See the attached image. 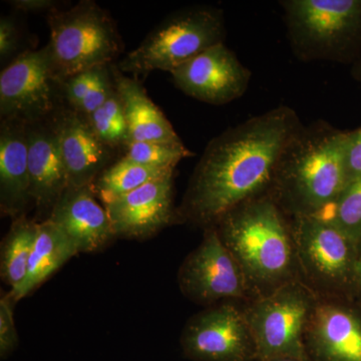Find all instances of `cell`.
<instances>
[{
  "mask_svg": "<svg viewBox=\"0 0 361 361\" xmlns=\"http://www.w3.org/2000/svg\"><path fill=\"white\" fill-rule=\"evenodd\" d=\"M303 123L279 106L228 128L207 145L177 219L215 227L237 207L269 193L281 157Z\"/></svg>",
  "mask_w": 361,
  "mask_h": 361,
  "instance_id": "cell-1",
  "label": "cell"
},
{
  "mask_svg": "<svg viewBox=\"0 0 361 361\" xmlns=\"http://www.w3.org/2000/svg\"><path fill=\"white\" fill-rule=\"evenodd\" d=\"M178 279L184 295L199 304L212 306L252 297L243 270L216 227L205 229L200 245L180 266Z\"/></svg>",
  "mask_w": 361,
  "mask_h": 361,
  "instance_id": "cell-10",
  "label": "cell"
},
{
  "mask_svg": "<svg viewBox=\"0 0 361 361\" xmlns=\"http://www.w3.org/2000/svg\"><path fill=\"white\" fill-rule=\"evenodd\" d=\"M269 194L242 204L215 226L243 270L252 299L300 279L291 221Z\"/></svg>",
  "mask_w": 361,
  "mask_h": 361,
  "instance_id": "cell-3",
  "label": "cell"
},
{
  "mask_svg": "<svg viewBox=\"0 0 361 361\" xmlns=\"http://www.w3.org/2000/svg\"><path fill=\"white\" fill-rule=\"evenodd\" d=\"M78 252L73 242L52 221L37 226V235L28 263L25 281L14 301L30 295Z\"/></svg>",
  "mask_w": 361,
  "mask_h": 361,
  "instance_id": "cell-20",
  "label": "cell"
},
{
  "mask_svg": "<svg viewBox=\"0 0 361 361\" xmlns=\"http://www.w3.org/2000/svg\"><path fill=\"white\" fill-rule=\"evenodd\" d=\"M174 173L175 169L149 167L123 157L97 178L92 189L97 198L106 205L151 180L161 179Z\"/></svg>",
  "mask_w": 361,
  "mask_h": 361,
  "instance_id": "cell-22",
  "label": "cell"
},
{
  "mask_svg": "<svg viewBox=\"0 0 361 361\" xmlns=\"http://www.w3.org/2000/svg\"><path fill=\"white\" fill-rule=\"evenodd\" d=\"M56 2L54 0H13L11 1V6L16 11L23 13H40V11H49L51 13L56 6Z\"/></svg>",
  "mask_w": 361,
  "mask_h": 361,
  "instance_id": "cell-31",
  "label": "cell"
},
{
  "mask_svg": "<svg viewBox=\"0 0 361 361\" xmlns=\"http://www.w3.org/2000/svg\"><path fill=\"white\" fill-rule=\"evenodd\" d=\"M111 71L125 111L129 142H183L167 116L149 99L137 78L126 77L116 65H111Z\"/></svg>",
  "mask_w": 361,
  "mask_h": 361,
  "instance_id": "cell-19",
  "label": "cell"
},
{
  "mask_svg": "<svg viewBox=\"0 0 361 361\" xmlns=\"http://www.w3.org/2000/svg\"><path fill=\"white\" fill-rule=\"evenodd\" d=\"M47 23L52 66L61 82L82 71L111 65L123 51L115 20L92 0H82L68 11L54 9Z\"/></svg>",
  "mask_w": 361,
  "mask_h": 361,
  "instance_id": "cell-6",
  "label": "cell"
},
{
  "mask_svg": "<svg viewBox=\"0 0 361 361\" xmlns=\"http://www.w3.org/2000/svg\"><path fill=\"white\" fill-rule=\"evenodd\" d=\"M20 32L13 16H2L0 20V59L2 63L13 58L20 47Z\"/></svg>",
  "mask_w": 361,
  "mask_h": 361,
  "instance_id": "cell-29",
  "label": "cell"
},
{
  "mask_svg": "<svg viewBox=\"0 0 361 361\" xmlns=\"http://www.w3.org/2000/svg\"><path fill=\"white\" fill-rule=\"evenodd\" d=\"M287 37L301 61L355 63L361 58V0H283Z\"/></svg>",
  "mask_w": 361,
  "mask_h": 361,
  "instance_id": "cell-4",
  "label": "cell"
},
{
  "mask_svg": "<svg viewBox=\"0 0 361 361\" xmlns=\"http://www.w3.org/2000/svg\"><path fill=\"white\" fill-rule=\"evenodd\" d=\"M266 361H305L296 360V358H290V357H281V358H274V360H266Z\"/></svg>",
  "mask_w": 361,
  "mask_h": 361,
  "instance_id": "cell-34",
  "label": "cell"
},
{
  "mask_svg": "<svg viewBox=\"0 0 361 361\" xmlns=\"http://www.w3.org/2000/svg\"><path fill=\"white\" fill-rule=\"evenodd\" d=\"M68 173V188L92 186L109 167L114 149L104 145L85 116L63 108L52 118Z\"/></svg>",
  "mask_w": 361,
  "mask_h": 361,
  "instance_id": "cell-15",
  "label": "cell"
},
{
  "mask_svg": "<svg viewBox=\"0 0 361 361\" xmlns=\"http://www.w3.org/2000/svg\"><path fill=\"white\" fill-rule=\"evenodd\" d=\"M355 283L356 286L360 287L361 290V245L360 246V250H358L357 259H356Z\"/></svg>",
  "mask_w": 361,
  "mask_h": 361,
  "instance_id": "cell-32",
  "label": "cell"
},
{
  "mask_svg": "<svg viewBox=\"0 0 361 361\" xmlns=\"http://www.w3.org/2000/svg\"><path fill=\"white\" fill-rule=\"evenodd\" d=\"M47 219L65 233L78 253L99 250L115 237L106 208L97 201L92 185L68 188Z\"/></svg>",
  "mask_w": 361,
  "mask_h": 361,
  "instance_id": "cell-17",
  "label": "cell"
},
{
  "mask_svg": "<svg viewBox=\"0 0 361 361\" xmlns=\"http://www.w3.org/2000/svg\"><path fill=\"white\" fill-rule=\"evenodd\" d=\"M345 168L348 186L353 180L360 179L361 177V127L348 132Z\"/></svg>",
  "mask_w": 361,
  "mask_h": 361,
  "instance_id": "cell-30",
  "label": "cell"
},
{
  "mask_svg": "<svg viewBox=\"0 0 361 361\" xmlns=\"http://www.w3.org/2000/svg\"><path fill=\"white\" fill-rule=\"evenodd\" d=\"M102 68V66H101ZM99 68L82 71L71 75L63 82V92L68 108L77 111L84 101L90 87L94 85Z\"/></svg>",
  "mask_w": 361,
  "mask_h": 361,
  "instance_id": "cell-28",
  "label": "cell"
},
{
  "mask_svg": "<svg viewBox=\"0 0 361 361\" xmlns=\"http://www.w3.org/2000/svg\"><path fill=\"white\" fill-rule=\"evenodd\" d=\"M180 345L193 361H257L245 313L228 301L193 316L183 330Z\"/></svg>",
  "mask_w": 361,
  "mask_h": 361,
  "instance_id": "cell-11",
  "label": "cell"
},
{
  "mask_svg": "<svg viewBox=\"0 0 361 361\" xmlns=\"http://www.w3.org/2000/svg\"><path fill=\"white\" fill-rule=\"evenodd\" d=\"M299 276L319 297L336 298L355 283L360 247L320 215L290 218Z\"/></svg>",
  "mask_w": 361,
  "mask_h": 361,
  "instance_id": "cell-8",
  "label": "cell"
},
{
  "mask_svg": "<svg viewBox=\"0 0 361 361\" xmlns=\"http://www.w3.org/2000/svg\"><path fill=\"white\" fill-rule=\"evenodd\" d=\"M334 223L360 247L361 245V177L353 180L329 209L319 214Z\"/></svg>",
  "mask_w": 361,
  "mask_h": 361,
  "instance_id": "cell-24",
  "label": "cell"
},
{
  "mask_svg": "<svg viewBox=\"0 0 361 361\" xmlns=\"http://www.w3.org/2000/svg\"><path fill=\"white\" fill-rule=\"evenodd\" d=\"M225 37V18L221 9L187 7L159 23L116 66L135 78L154 71L171 73L214 45L224 44Z\"/></svg>",
  "mask_w": 361,
  "mask_h": 361,
  "instance_id": "cell-5",
  "label": "cell"
},
{
  "mask_svg": "<svg viewBox=\"0 0 361 361\" xmlns=\"http://www.w3.org/2000/svg\"><path fill=\"white\" fill-rule=\"evenodd\" d=\"M174 174L151 180L104 205L115 237L148 238L177 219Z\"/></svg>",
  "mask_w": 361,
  "mask_h": 361,
  "instance_id": "cell-13",
  "label": "cell"
},
{
  "mask_svg": "<svg viewBox=\"0 0 361 361\" xmlns=\"http://www.w3.org/2000/svg\"><path fill=\"white\" fill-rule=\"evenodd\" d=\"M170 73L188 97L214 106L243 97L251 80V71L225 44L214 45Z\"/></svg>",
  "mask_w": 361,
  "mask_h": 361,
  "instance_id": "cell-12",
  "label": "cell"
},
{
  "mask_svg": "<svg viewBox=\"0 0 361 361\" xmlns=\"http://www.w3.org/2000/svg\"><path fill=\"white\" fill-rule=\"evenodd\" d=\"M353 77L361 84V58L353 66Z\"/></svg>",
  "mask_w": 361,
  "mask_h": 361,
  "instance_id": "cell-33",
  "label": "cell"
},
{
  "mask_svg": "<svg viewBox=\"0 0 361 361\" xmlns=\"http://www.w3.org/2000/svg\"><path fill=\"white\" fill-rule=\"evenodd\" d=\"M90 127L104 145L116 151L129 144V130L122 101L116 90L94 113L85 116Z\"/></svg>",
  "mask_w": 361,
  "mask_h": 361,
  "instance_id": "cell-23",
  "label": "cell"
},
{
  "mask_svg": "<svg viewBox=\"0 0 361 361\" xmlns=\"http://www.w3.org/2000/svg\"><path fill=\"white\" fill-rule=\"evenodd\" d=\"M305 343L312 361H361V315L336 298L318 297Z\"/></svg>",
  "mask_w": 361,
  "mask_h": 361,
  "instance_id": "cell-14",
  "label": "cell"
},
{
  "mask_svg": "<svg viewBox=\"0 0 361 361\" xmlns=\"http://www.w3.org/2000/svg\"><path fill=\"white\" fill-rule=\"evenodd\" d=\"M39 223L21 216L14 219L1 249V278L9 287L13 300L25 283L28 263L37 235Z\"/></svg>",
  "mask_w": 361,
  "mask_h": 361,
  "instance_id": "cell-21",
  "label": "cell"
},
{
  "mask_svg": "<svg viewBox=\"0 0 361 361\" xmlns=\"http://www.w3.org/2000/svg\"><path fill=\"white\" fill-rule=\"evenodd\" d=\"M13 300L11 293L0 299V355L6 358L18 344V331L14 322Z\"/></svg>",
  "mask_w": 361,
  "mask_h": 361,
  "instance_id": "cell-27",
  "label": "cell"
},
{
  "mask_svg": "<svg viewBox=\"0 0 361 361\" xmlns=\"http://www.w3.org/2000/svg\"><path fill=\"white\" fill-rule=\"evenodd\" d=\"M125 158L149 167L175 169L183 159L193 157V152L180 144L130 142L126 146Z\"/></svg>",
  "mask_w": 361,
  "mask_h": 361,
  "instance_id": "cell-25",
  "label": "cell"
},
{
  "mask_svg": "<svg viewBox=\"0 0 361 361\" xmlns=\"http://www.w3.org/2000/svg\"><path fill=\"white\" fill-rule=\"evenodd\" d=\"M349 130L324 121L302 126L285 149L269 194L288 217L319 215L348 186Z\"/></svg>",
  "mask_w": 361,
  "mask_h": 361,
  "instance_id": "cell-2",
  "label": "cell"
},
{
  "mask_svg": "<svg viewBox=\"0 0 361 361\" xmlns=\"http://www.w3.org/2000/svg\"><path fill=\"white\" fill-rule=\"evenodd\" d=\"M63 82L54 73L49 44L18 54L0 73L1 120H51L63 110Z\"/></svg>",
  "mask_w": 361,
  "mask_h": 361,
  "instance_id": "cell-9",
  "label": "cell"
},
{
  "mask_svg": "<svg viewBox=\"0 0 361 361\" xmlns=\"http://www.w3.org/2000/svg\"><path fill=\"white\" fill-rule=\"evenodd\" d=\"M32 203L28 171L26 123L1 120L0 126V209L18 219Z\"/></svg>",
  "mask_w": 361,
  "mask_h": 361,
  "instance_id": "cell-18",
  "label": "cell"
},
{
  "mask_svg": "<svg viewBox=\"0 0 361 361\" xmlns=\"http://www.w3.org/2000/svg\"><path fill=\"white\" fill-rule=\"evenodd\" d=\"M30 196L39 210H51L68 188V173L54 121L26 123Z\"/></svg>",
  "mask_w": 361,
  "mask_h": 361,
  "instance_id": "cell-16",
  "label": "cell"
},
{
  "mask_svg": "<svg viewBox=\"0 0 361 361\" xmlns=\"http://www.w3.org/2000/svg\"><path fill=\"white\" fill-rule=\"evenodd\" d=\"M115 92L116 85L111 75V65L102 66L97 73L94 85L90 87L77 113L85 116L92 115L97 109L101 108Z\"/></svg>",
  "mask_w": 361,
  "mask_h": 361,
  "instance_id": "cell-26",
  "label": "cell"
},
{
  "mask_svg": "<svg viewBox=\"0 0 361 361\" xmlns=\"http://www.w3.org/2000/svg\"><path fill=\"white\" fill-rule=\"evenodd\" d=\"M318 297L302 280L297 279L252 299L243 310L255 341L257 361L281 357L312 361L305 334Z\"/></svg>",
  "mask_w": 361,
  "mask_h": 361,
  "instance_id": "cell-7",
  "label": "cell"
}]
</instances>
